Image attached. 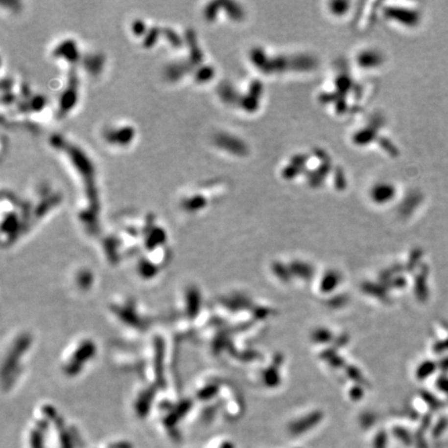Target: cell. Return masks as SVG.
<instances>
[{
	"label": "cell",
	"instance_id": "cell-1",
	"mask_svg": "<svg viewBox=\"0 0 448 448\" xmlns=\"http://www.w3.org/2000/svg\"><path fill=\"white\" fill-rule=\"evenodd\" d=\"M95 345L93 339H78L70 346L61 360V366L66 375L75 377L84 370L95 355Z\"/></svg>",
	"mask_w": 448,
	"mask_h": 448
},
{
	"label": "cell",
	"instance_id": "cell-2",
	"mask_svg": "<svg viewBox=\"0 0 448 448\" xmlns=\"http://www.w3.org/2000/svg\"><path fill=\"white\" fill-rule=\"evenodd\" d=\"M30 444L31 448H44L43 442V435L41 430L34 429L31 432L30 435Z\"/></svg>",
	"mask_w": 448,
	"mask_h": 448
},
{
	"label": "cell",
	"instance_id": "cell-3",
	"mask_svg": "<svg viewBox=\"0 0 448 448\" xmlns=\"http://www.w3.org/2000/svg\"><path fill=\"white\" fill-rule=\"evenodd\" d=\"M133 28H134V31L137 32V34H140V32H142L143 29H144V24L141 21H137L134 24Z\"/></svg>",
	"mask_w": 448,
	"mask_h": 448
},
{
	"label": "cell",
	"instance_id": "cell-4",
	"mask_svg": "<svg viewBox=\"0 0 448 448\" xmlns=\"http://www.w3.org/2000/svg\"><path fill=\"white\" fill-rule=\"evenodd\" d=\"M110 448H131V445L126 442H119V443H114L110 446Z\"/></svg>",
	"mask_w": 448,
	"mask_h": 448
}]
</instances>
